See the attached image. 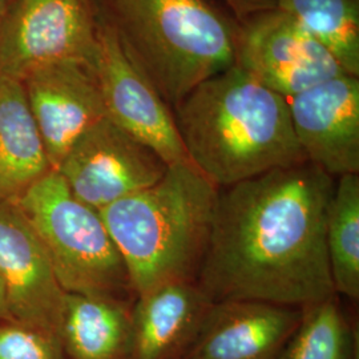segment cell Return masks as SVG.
<instances>
[{"label": "cell", "mask_w": 359, "mask_h": 359, "mask_svg": "<svg viewBox=\"0 0 359 359\" xmlns=\"http://www.w3.org/2000/svg\"><path fill=\"white\" fill-rule=\"evenodd\" d=\"M130 310L100 295L65 294L60 339L69 359H127Z\"/></svg>", "instance_id": "16"}, {"label": "cell", "mask_w": 359, "mask_h": 359, "mask_svg": "<svg viewBox=\"0 0 359 359\" xmlns=\"http://www.w3.org/2000/svg\"><path fill=\"white\" fill-rule=\"evenodd\" d=\"M218 191L192 163H176L152 187L99 210L135 294L164 283H196Z\"/></svg>", "instance_id": "3"}, {"label": "cell", "mask_w": 359, "mask_h": 359, "mask_svg": "<svg viewBox=\"0 0 359 359\" xmlns=\"http://www.w3.org/2000/svg\"><path fill=\"white\" fill-rule=\"evenodd\" d=\"M0 281L10 322L60 338L67 293L38 234L15 203L0 204Z\"/></svg>", "instance_id": "11"}, {"label": "cell", "mask_w": 359, "mask_h": 359, "mask_svg": "<svg viewBox=\"0 0 359 359\" xmlns=\"http://www.w3.org/2000/svg\"><path fill=\"white\" fill-rule=\"evenodd\" d=\"M51 170L22 83L0 76V204L16 203Z\"/></svg>", "instance_id": "15"}, {"label": "cell", "mask_w": 359, "mask_h": 359, "mask_svg": "<svg viewBox=\"0 0 359 359\" xmlns=\"http://www.w3.org/2000/svg\"><path fill=\"white\" fill-rule=\"evenodd\" d=\"M309 163L338 179L359 173V76L344 74L287 99Z\"/></svg>", "instance_id": "12"}, {"label": "cell", "mask_w": 359, "mask_h": 359, "mask_svg": "<svg viewBox=\"0 0 359 359\" xmlns=\"http://www.w3.org/2000/svg\"><path fill=\"white\" fill-rule=\"evenodd\" d=\"M237 22L234 65L286 99L346 74L332 52L278 8Z\"/></svg>", "instance_id": "6"}, {"label": "cell", "mask_w": 359, "mask_h": 359, "mask_svg": "<svg viewBox=\"0 0 359 359\" xmlns=\"http://www.w3.org/2000/svg\"><path fill=\"white\" fill-rule=\"evenodd\" d=\"M302 309L253 299L212 302L180 359H277Z\"/></svg>", "instance_id": "13"}, {"label": "cell", "mask_w": 359, "mask_h": 359, "mask_svg": "<svg viewBox=\"0 0 359 359\" xmlns=\"http://www.w3.org/2000/svg\"><path fill=\"white\" fill-rule=\"evenodd\" d=\"M170 108L234 65L238 22L212 0H93Z\"/></svg>", "instance_id": "4"}, {"label": "cell", "mask_w": 359, "mask_h": 359, "mask_svg": "<svg viewBox=\"0 0 359 359\" xmlns=\"http://www.w3.org/2000/svg\"><path fill=\"white\" fill-rule=\"evenodd\" d=\"M353 76H359V0H277Z\"/></svg>", "instance_id": "18"}, {"label": "cell", "mask_w": 359, "mask_h": 359, "mask_svg": "<svg viewBox=\"0 0 359 359\" xmlns=\"http://www.w3.org/2000/svg\"><path fill=\"white\" fill-rule=\"evenodd\" d=\"M93 0H13L0 36V76L22 81L39 67L93 60Z\"/></svg>", "instance_id": "8"}, {"label": "cell", "mask_w": 359, "mask_h": 359, "mask_svg": "<svg viewBox=\"0 0 359 359\" xmlns=\"http://www.w3.org/2000/svg\"><path fill=\"white\" fill-rule=\"evenodd\" d=\"M13 0H0V36H1V31H3L4 23H6L8 11L13 6Z\"/></svg>", "instance_id": "22"}, {"label": "cell", "mask_w": 359, "mask_h": 359, "mask_svg": "<svg viewBox=\"0 0 359 359\" xmlns=\"http://www.w3.org/2000/svg\"><path fill=\"white\" fill-rule=\"evenodd\" d=\"M334 185L306 161L219 189L196 280L208 299L302 309L337 295L326 252Z\"/></svg>", "instance_id": "1"}, {"label": "cell", "mask_w": 359, "mask_h": 359, "mask_svg": "<svg viewBox=\"0 0 359 359\" xmlns=\"http://www.w3.org/2000/svg\"><path fill=\"white\" fill-rule=\"evenodd\" d=\"M20 83L56 170L77 139L107 117L93 60L68 59L43 65Z\"/></svg>", "instance_id": "10"}, {"label": "cell", "mask_w": 359, "mask_h": 359, "mask_svg": "<svg viewBox=\"0 0 359 359\" xmlns=\"http://www.w3.org/2000/svg\"><path fill=\"white\" fill-rule=\"evenodd\" d=\"M168 167L154 149L104 117L77 139L56 172L80 201L102 210L152 187Z\"/></svg>", "instance_id": "9"}, {"label": "cell", "mask_w": 359, "mask_h": 359, "mask_svg": "<svg viewBox=\"0 0 359 359\" xmlns=\"http://www.w3.org/2000/svg\"><path fill=\"white\" fill-rule=\"evenodd\" d=\"M229 8V13L241 20L250 15L277 8V0H222Z\"/></svg>", "instance_id": "21"}, {"label": "cell", "mask_w": 359, "mask_h": 359, "mask_svg": "<svg viewBox=\"0 0 359 359\" xmlns=\"http://www.w3.org/2000/svg\"><path fill=\"white\" fill-rule=\"evenodd\" d=\"M93 67L112 123L154 149L168 165L191 163L172 108L99 13Z\"/></svg>", "instance_id": "7"}, {"label": "cell", "mask_w": 359, "mask_h": 359, "mask_svg": "<svg viewBox=\"0 0 359 359\" xmlns=\"http://www.w3.org/2000/svg\"><path fill=\"white\" fill-rule=\"evenodd\" d=\"M62 339L16 322H0V359H67Z\"/></svg>", "instance_id": "20"}, {"label": "cell", "mask_w": 359, "mask_h": 359, "mask_svg": "<svg viewBox=\"0 0 359 359\" xmlns=\"http://www.w3.org/2000/svg\"><path fill=\"white\" fill-rule=\"evenodd\" d=\"M212 302L196 283L156 286L130 310L127 359H180Z\"/></svg>", "instance_id": "14"}, {"label": "cell", "mask_w": 359, "mask_h": 359, "mask_svg": "<svg viewBox=\"0 0 359 359\" xmlns=\"http://www.w3.org/2000/svg\"><path fill=\"white\" fill-rule=\"evenodd\" d=\"M358 337L337 295L302 308V318L277 359H353Z\"/></svg>", "instance_id": "19"}, {"label": "cell", "mask_w": 359, "mask_h": 359, "mask_svg": "<svg viewBox=\"0 0 359 359\" xmlns=\"http://www.w3.org/2000/svg\"><path fill=\"white\" fill-rule=\"evenodd\" d=\"M0 322H10V314L6 304V295H4L1 281H0Z\"/></svg>", "instance_id": "23"}, {"label": "cell", "mask_w": 359, "mask_h": 359, "mask_svg": "<svg viewBox=\"0 0 359 359\" xmlns=\"http://www.w3.org/2000/svg\"><path fill=\"white\" fill-rule=\"evenodd\" d=\"M172 111L189 161L218 189L308 161L287 99L236 65L206 79Z\"/></svg>", "instance_id": "2"}, {"label": "cell", "mask_w": 359, "mask_h": 359, "mask_svg": "<svg viewBox=\"0 0 359 359\" xmlns=\"http://www.w3.org/2000/svg\"><path fill=\"white\" fill-rule=\"evenodd\" d=\"M326 252L335 294L358 301V175L335 179L326 216Z\"/></svg>", "instance_id": "17"}, {"label": "cell", "mask_w": 359, "mask_h": 359, "mask_svg": "<svg viewBox=\"0 0 359 359\" xmlns=\"http://www.w3.org/2000/svg\"><path fill=\"white\" fill-rule=\"evenodd\" d=\"M44 246L65 293L126 302L128 271L99 210L80 201L51 170L16 203Z\"/></svg>", "instance_id": "5"}]
</instances>
